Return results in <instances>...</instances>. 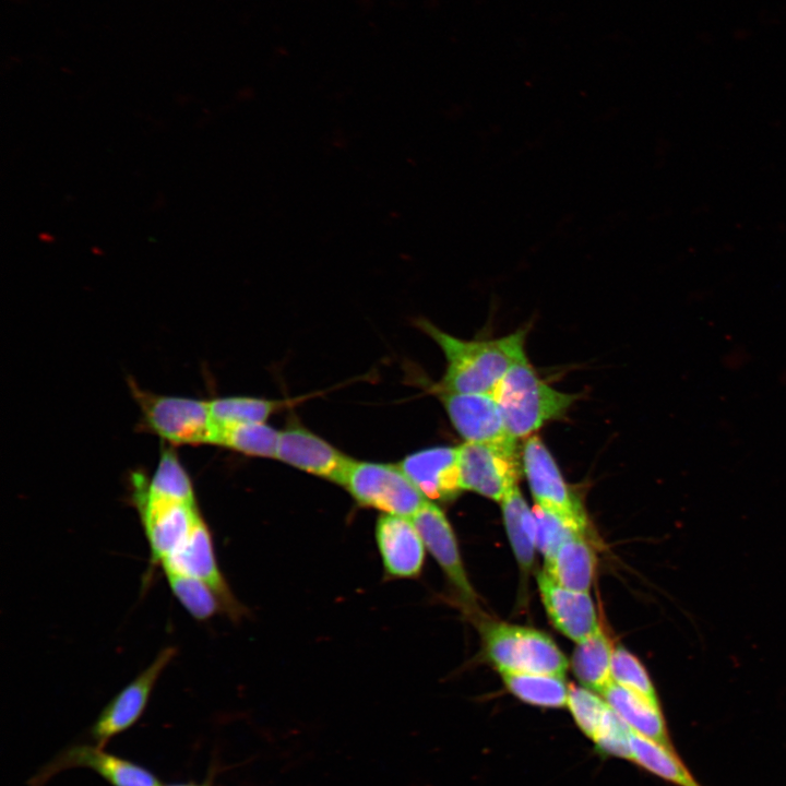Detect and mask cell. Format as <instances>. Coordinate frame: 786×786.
Listing matches in <instances>:
<instances>
[{
  "label": "cell",
  "instance_id": "obj_15",
  "mask_svg": "<svg viewBox=\"0 0 786 786\" xmlns=\"http://www.w3.org/2000/svg\"><path fill=\"white\" fill-rule=\"evenodd\" d=\"M398 466L425 498L445 501L462 490L458 448L424 449L405 456Z\"/></svg>",
  "mask_w": 786,
  "mask_h": 786
},
{
  "label": "cell",
  "instance_id": "obj_9",
  "mask_svg": "<svg viewBox=\"0 0 786 786\" xmlns=\"http://www.w3.org/2000/svg\"><path fill=\"white\" fill-rule=\"evenodd\" d=\"M175 656V647L163 648L154 660L103 708L91 730L98 747H104L112 737L136 723L159 677Z\"/></svg>",
  "mask_w": 786,
  "mask_h": 786
},
{
  "label": "cell",
  "instance_id": "obj_31",
  "mask_svg": "<svg viewBox=\"0 0 786 786\" xmlns=\"http://www.w3.org/2000/svg\"><path fill=\"white\" fill-rule=\"evenodd\" d=\"M162 786H163V785H162ZM167 786H201V785H196V784H172V785H167Z\"/></svg>",
  "mask_w": 786,
  "mask_h": 786
},
{
  "label": "cell",
  "instance_id": "obj_1",
  "mask_svg": "<svg viewBox=\"0 0 786 786\" xmlns=\"http://www.w3.org/2000/svg\"><path fill=\"white\" fill-rule=\"evenodd\" d=\"M418 326L439 345L446 359L438 390L492 394L510 368L526 359L525 330L495 340L466 341L427 320H419Z\"/></svg>",
  "mask_w": 786,
  "mask_h": 786
},
{
  "label": "cell",
  "instance_id": "obj_14",
  "mask_svg": "<svg viewBox=\"0 0 786 786\" xmlns=\"http://www.w3.org/2000/svg\"><path fill=\"white\" fill-rule=\"evenodd\" d=\"M413 522L460 597L466 604H474V591L467 580L454 532L443 511L426 501L413 516Z\"/></svg>",
  "mask_w": 786,
  "mask_h": 786
},
{
  "label": "cell",
  "instance_id": "obj_7",
  "mask_svg": "<svg viewBox=\"0 0 786 786\" xmlns=\"http://www.w3.org/2000/svg\"><path fill=\"white\" fill-rule=\"evenodd\" d=\"M522 467L536 505L587 528L581 501L569 488L552 454L537 436L528 437L523 445Z\"/></svg>",
  "mask_w": 786,
  "mask_h": 786
},
{
  "label": "cell",
  "instance_id": "obj_5",
  "mask_svg": "<svg viewBox=\"0 0 786 786\" xmlns=\"http://www.w3.org/2000/svg\"><path fill=\"white\" fill-rule=\"evenodd\" d=\"M341 486L382 514L413 517L427 501L400 466L386 463L353 461Z\"/></svg>",
  "mask_w": 786,
  "mask_h": 786
},
{
  "label": "cell",
  "instance_id": "obj_29",
  "mask_svg": "<svg viewBox=\"0 0 786 786\" xmlns=\"http://www.w3.org/2000/svg\"><path fill=\"white\" fill-rule=\"evenodd\" d=\"M615 683L657 702L655 689L641 662L624 647L614 648L610 664Z\"/></svg>",
  "mask_w": 786,
  "mask_h": 786
},
{
  "label": "cell",
  "instance_id": "obj_17",
  "mask_svg": "<svg viewBox=\"0 0 786 786\" xmlns=\"http://www.w3.org/2000/svg\"><path fill=\"white\" fill-rule=\"evenodd\" d=\"M609 707L634 733L674 749L657 702L626 689L615 682L602 693Z\"/></svg>",
  "mask_w": 786,
  "mask_h": 786
},
{
  "label": "cell",
  "instance_id": "obj_20",
  "mask_svg": "<svg viewBox=\"0 0 786 786\" xmlns=\"http://www.w3.org/2000/svg\"><path fill=\"white\" fill-rule=\"evenodd\" d=\"M614 648L602 630L577 643L572 655V669L587 689L599 692L612 683L610 664Z\"/></svg>",
  "mask_w": 786,
  "mask_h": 786
},
{
  "label": "cell",
  "instance_id": "obj_2",
  "mask_svg": "<svg viewBox=\"0 0 786 786\" xmlns=\"http://www.w3.org/2000/svg\"><path fill=\"white\" fill-rule=\"evenodd\" d=\"M492 395L507 432L515 440L531 437L548 421L564 416L577 398L547 384L527 359L510 368Z\"/></svg>",
  "mask_w": 786,
  "mask_h": 786
},
{
  "label": "cell",
  "instance_id": "obj_12",
  "mask_svg": "<svg viewBox=\"0 0 786 786\" xmlns=\"http://www.w3.org/2000/svg\"><path fill=\"white\" fill-rule=\"evenodd\" d=\"M434 391L451 424L465 442H500L513 439L507 432L492 394L457 393L438 389Z\"/></svg>",
  "mask_w": 786,
  "mask_h": 786
},
{
  "label": "cell",
  "instance_id": "obj_16",
  "mask_svg": "<svg viewBox=\"0 0 786 786\" xmlns=\"http://www.w3.org/2000/svg\"><path fill=\"white\" fill-rule=\"evenodd\" d=\"M537 583L548 616L565 636L579 643L600 630L588 592L559 586L544 571L538 574Z\"/></svg>",
  "mask_w": 786,
  "mask_h": 786
},
{
  "label": "cell",
  "instance_id": "obj_4",
  "mask_svg": "<svg viewBox=\"0 0 786 786\" xmlns=\"http://www.w3.org/2000/svg\"><path fill=\"white\" fill-rule=\"evenodd\" d=\"M485 647L502 674H538L563 677L568 660L545 633L520 626L495 623L485 632Z\"/></svg>",
  "mask_w": 786,
  "mask_h": 786
},
{
  "label": "cell",
  "instance_id": "obj_18",
  "mask_svg": "<svg viewBox=\"0 0 786 786\" xmlns=\"http://www.w3.org/2000/svg\"><path fill=\"white\" fill-rule=\"evenodd\" d=\"M594 570V553L584 535L568 539L553 555L545 558L547 576L571 591L588 592Z\"/></svg>",
  "mask_w": 786,
  "mask_h": 786
},
{
  "label": "cell",
  "instance_id": "obj_8",
  "mask_svg": "<svg viewBox=\"0 0 786 786\" xmlns=\"http://www.w3.org/2000/svg\"><path fill=\"white\" fill-rule=\"evenodd\" d=\"M160 565L164 571L188 574L206 583L216 594L223 611L231 619L238 620L243 616V606L235 598L218 567L212 534L203 516Z\"/></svg>",
  "mask_w": 786,
  "mask_h": 786
},
{
  "label": "cell",
  "instance_id": "obj_6",
  "mask_svg": "<svg viewBox=\"0 0 786 786\" xmlns=\"http://www.w3.org/2000/svg\"><path fill=\"white\" fill-rule=\"evenodd\" d=\"M458 466L462 490L501 502L520 477L516 440L465 442L458 446Z\"/></svg>",
  "mask_w": 786,
  "mask_h": 786
},
{
  "label": "cell",
  "instance_id": "obj_26",
  "mask_svg": "<svg viewBox=\"0 0 786 786\" xmlns=\"http://www.w3.org/2000/svg\"><path fill=\"white\" fill-rule=\"evenodd\" d=\"M164 572L172 594L194 619L207 620L223 610L216 594L203 581L175 571Z\"/></svg>",
  "mask_w": 786,
  "mask_h": 786
},
{
  "label": "cell",
  "instance_id": "obj_22",
  "mask_svg": "<svg viewBox=\"0 0 786 786\" xmlns=\"http://www.w3.org/2000/svg\"><path fill=\"white\" fill-rule=\"evenodd\" d=\"M213 445L224 446L245 455L275 457L279 431L265 425H215Z\"/></svg>",
  "mask_w": 786,
  "mask_h": 786
},
{
  "label": "cell",
  "instance_id": "obj_19",
  "mask_svg": "<svg viewBox=\"0 0 786 786\" xmlns=\"http://www.w3.org/2000/svg\"><path fill=\"white\" fill-rule=\"evenodd\" d=\"M501 509L508 537L517 562L529 569L536 548V522L533 509L524 500L519 486L502 499Z\"/></svg>",
  "mask_w": 786,
  "mask_h": 786
},
{
  "label": "cell",
  "instance_id": "obj_28",
  "mask_svg": "<svg viewBox=\"0 0 786 786\" xmlns=\"http://www.w3.org/2000/svg\"><path fill=\"white\" fill-rule=\"evenodd\" d=\"M567 705L576 725L592 740L610 708L594 691L575 686L569 687Z\"/></svg>",
  "mask_w": 786,
  "mask_h": 786
},
{
  "label": "cell",
  "instance_id": "obj_11",
  "mask_svg": "<svg viewBox=\"0 0 786 786\" xmlns=\"http://www.w3.org/2000/svg\"><path fill=\"white\" fill-rule=\"evenodd\" d=\"M275 457L338 485L354 461L298 424L279 431Z\"/></svg>",
  "mask_w": 786,
  "mask_h": 786
},
{
  "label": "cell",
  "instance_id": "obj_3",
  "mask_svg": "<svg viewBox=\"0 0 786 786\" xmlns=\"http://www.w3.org/2000/svg\"><path fill=\"white\" fill-rule=\"evenodd\" d=\"M141 412V427L170 446L213 444L214 422L209 402L183 396L156 394L129 381Z\"/></svg>",
  "mask_w": 786,
  "mask_h": 786
},
{
  "label": "cell",
  "instance_id": "obj_27",
  "mask_svg": "<svg viewBox=\"0 0 786 786\" xmlns=\"http://www.w3.org/2000/svg\"><path fill=\"white\" fill-rule=\"evenodd\" d=\"M536 522V548L550 557L568 539L584 535L586 528L538 505L533 508Z\"/></svg>",
  "mask_w": 786,
  "mask_h": 786
},
{
  "label": "cell",
  "instance_id": "obj_10",
  "mask_svg": "<svg viewBox=\"0 0 786 786\" xmlns=\"http://www.w3.org/2000/svg\"><path fill=\"white\" fill-rule=\"evenodd\" d=\"M73 767L91 769L112 786H162L150 771L97 745H76L60 752L32 778L29 786H43L55 774Z\"/></svg>",
  "mask_w": 786,
  "mask_h": 786
},
{
  "label": "cell",
  "instance_id": "obj_21",
  "mask_svg": "<svg viewBox=\"0 0 786 786\" xmlns=\"http://www.w3.org/2000/svg\"><path fill=\"white\" fill-rule=\"evenodd\" d=\"M630 760L646 771L677 786H701L690 774L674 749L643 737L633 730L630 736Z\"/></svg>",
  "mask_w": 786,
  "mask_h": 786
},
{
  "label": "cell",
  "instance_id": "obj_24",
  "mask_svg": "<svg viewBox=\"0 0 786 786\" xmlns=\"http://www.w3.org/2000/svg\"><path fill=\"white\" fill-rule=\"evenodd\" d=\"M504 684L520 700L536 706L567 705L569 687L563 677L538 674H502Z\"/></svg>",
  "mask_w": 786,
  "mask_h": 786
},
{
  "label": "cell",
  "instance_id": "obj_25",
  "mask_svg": "<svg viewBox=\"0 0 786 786\" xmlns=\"http://www.w3.org/2000/svg\"><path fill=\"white\" fill-rule=\"evenodd\" d=\"M207 402L215 425L265 422L282 406L279 401L251 396H225Z\"/></svg>",
  "mask_w": 786,
  "mask_h": 786
},
{
  "label": "cell",
  "instance_id": "obj_30",
  "mask_svg": "<svg viewBox=\"0 0 786 786\" xmlns=\"http://www.w3.org/2000/svg\"><path fill=\"white\" fill-rule=\"evenodd\" d=\"M631 728L609 708L593 741L604 754L631 759Z\"/></svg>",
  "mask_w": 786,
  "mask_h": 786
},
{
  "label": "cell",
  "instance_id": "obj_23",
  "mask_svg": "<svg viewBox=\"0 0 786 786\" xmlns=\"http://www.w3.org/2000/svg\"><path fill=\"white\" fill-rule=\"evenodd\" d=\"M145 491L156 498L196 503L193 484L172 446L165 448L150 479L144 477Z\"/></svg>",
  "mask_w": 786,
  "mask_h": 786
},
{
  "label": "cell",
  "instance_id": "obj_13",
  "mask_svg": "<svg viewBox=\"0 0 786 786\" xmlns=\"http://www.w3.org/2000/svg\"><path fill=\"white\" fill-rule=\"evenodd\" d=\"M376 541L386 576L412 579L420 574L426 546L408 517L381 514L376 523Z\"/></svg>",
  "mask_w": 786,
  "mask_h": 786
}]
</instances>
